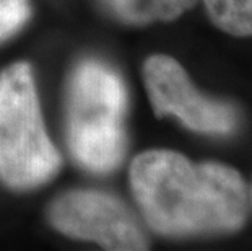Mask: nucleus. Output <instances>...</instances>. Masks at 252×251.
Here are the masks:
<instances>
[{"label":"nucleus","mask_w":252,"mask_h":251,"mask_svg":"<svg viewBox=\"0 0 252 251\" xmlns=\"http://www.w3.org/2000/svg\"><path fill=\"white\" fill-rule=\"evenodd\" d=\"M130 186L147 223L168 237L238 232L248 218L243 176L223 163L148 150L132 162Z\"/></svg>","instance_id":"1"},{"label":"nucleus","mask_w":252,"mask_h":251,"mask_svg":"<svg viewBox=\"0 0 252 251\" xmlns=\"http://www.w3.org/2000/svg\"><path fill=\"white\" fill-rule=\"evenodd\" d=\"M127 90L109 66L83 61L68 88V145L73 158L93 173H109L126 155Z\"/></svg>","instance_id":"2"},{"label":"nucleus","mask_w":252,"mask_h":251,"mask_svg":"<svg viewBox=\"0 0 252 251\" xmlns=\"http://www.w3.org/2000/svg\"><path fill=\"white\" fill-rule=\"evenodd\" d=\"M61 155L46 132L34 80L26 62L0 73V179L13 189L47 183Z\"/></svg>","instance_id":"3"},{"label":"nucleus","mask_w":252,"mask_h":251,"mask_svg":"<svg viewBox=\"0 0 252 251\" xmlns=\"http://www.w3.org/2000/svg\"><path fill=\"white\" fill-rule=\"evenodd\" d=\"M51 225L67 237L88 240L108 250H147V238L132 212L114 196L77 189L49 207Z\"/></svg>","instance_id":"4"},{"label":"nucleus","mask_w":252,"mask_h":251,"mask_svg":"<svg viewBox=\"0 0 252 251\" xmlns=\"http://www.w3.org/2000/svg\"><path fill=\"white\" fill-rule=\"evenodd\" d=\"M143 80L158 117L176 116L189 129L203 134H229L238 126V109L198 93L173 57H148L143 66Z\"/></svg>","instance_id":"5"},{"label":"nucleus","mask_w":252,"mask_h":251,"mask_svg":"<svg viewBox=\"0 0 252 251\" xmlns=\"http://www.w3.org/2000/svg\"><path fill=\"white\" fill-rule=\"evenodd\" d=\"M117 18L133 25L171 21L181 17L197 0H103Z\"/></svg>","instance_id":"6"},{"label":"nucleus","mask_w":252,"mask_h":251,"mask_svg":"<svg viewBox=\"0 0 252 251\" xmlns=\"http://www.w3.org/2000/svg\"><path fill=\"white\" fill-rule=\"evenodd\" d=\"M212 21L233 36H252V0H203Z\"/></svg>","instance_id":"7"},{"label":"nucleus","mask_w":252,"mask_h":251,"mask_svg":"<svg viewBox=\"0 0 252 251\" xmlns=\"http://www.w3.org/2000/svg\"><path fill=\"white\" fill-rule=\"evenodd\" d=\"M30 0H0V41L15 35L30 18Z\"/></svg>","instance_id":"8"},{"label":"nucleus","mask_w":252,"mask_h":251,"mask_svg":"<svg viewBox=\"0 0 252 251\" xmlns=\"http://www.w3.org/2000/svg\"><path fill=\"white\" fill-rule=\"evenodd\" d=\"M251 204H252V194H251Z\"/></svg>","instance_id":"9"}]
</instances>
